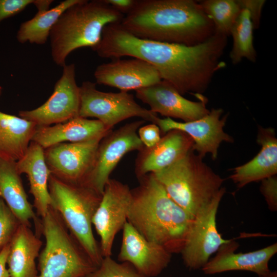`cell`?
Listing matches in <instances>:
<instances>
[{
	"instance_id": "cell-1",
	"label": "cell",
	"mask_w": 277,
	"mask_h": 277,
	"mask_svg": "<svg viewBox=\"0 0 277 277\" xmlns=\"http://www.w3.org/2000/svg\"><path fill=\"white\" fill-rule=\"evenodd\" d=\"M226 42L213 35L192 46L161 42L137 37L120 23L107 25L100 43L92 49L101 57L131 56L152 65L162 80L172 85L182 95H202L214 73L224 68L221 61Z\"/></svg>"
},
{
	"instance_id": "cell-2",
	"label": "cell",
	"mask_w": 277,
	"mask_h": 277,
	"mask_svg": "<svg viewBox=\"0 0 277 277\" xmlns=\"http://www.w3.org/2000/svg\"><path fill=\"white\" fill-rule=\"evenodd\" d=\"M120 24L140 38L187 46L214 34L212 22L192 0H135Z\"/></svg>"
},
{
	"instance_id": "cell-3",
	"label": "cell",
	"mask_w": 277,
	"mask_h": 277,
	"mask_svg": "<svg viewBox=\"0 0 277 277\" xmlns=\"http://www.w3.org/2000/svg\"><path fill=\"white\" fill-rule=\"evenodd\" d=\"M132 190L127 222L147 240L181 252L193 218L168 194L153 173Z\"/></svg>"
},
{
	"instance_id": "cell-4",
	"label": "cell",
	"mask_w": 277,
	"mask_h": 277,
	"mask_svg": "<svg viewBox=\"0 0 277 277\" xmlns=\"http://www.w3.org/2000/svg\"><path fill=\"white\" fill-rule=\"evenodd\" d=\"M124 17L104 0H80L63 12L51 30L49 39L53 61L63 67L72 52L80 48L92 49L96 46L104 28L120 23Z\"/></svg>"
},
{
	"instance_id": "cell-5",
	"label": "cell",
	"mask_w": 277,
	"mask_h": 277,
	"mask_svg": "<svg viewBox=\"0 0 277 277\" xmlns=\"http://www.w3.org/2000/svg\"><path fill=\"white\" fill-rule=\"evenodd\" d=\"M151 173L192 218L211 202L224 181L193 149L171 165Z\"/></svg>"
},
{
	"instance_id": "cell-6",
	"label": "cell",
	"mask_w": 277,
	"mask_h": 277,
	"mask_svg": "<svg viewBox=\"0 0 277 277\" xmlns=\"http://www.w3.org/2000/svg\"><path fill=\"white\" fill-rule=\"evenodd\" d=\"M48 189L52 207L73 238L98 267L103 258L93 235L92 220L102 195L84 184L66 182L51 174Z\"/></svg>"
},
{
	"instance_id": "cell-7",
	"label": "cell",
	"mask_w": 277,
	"mask_h": 277,
	"mask_svg": "<svg viewBox=\"0 0 277 277\" xmlns=\"http://www.w3.org/2000/svg\"><path fill=\"white\" fill-rule=\"evenodd\" d=\"M45 245L38 259V277H86L96 266L70 233L51 206L41 217Z\"/></svg>"
},
{
	"instance_id": "cell-8",
	"label": "cell",
	"mask_w": 277,
	"mask_h": 277,
	"mask_svg": "<svg viewBox=\"0 0 277 277\" xmlns=\"http://www.w3.org/2000/svg\"><path fill=\"white\" fill-rule=\"evenodd\" d=\"M80 91L79 116L95 117L109 129L132 117H140L155 124L157 114L139 105L132 94L126 91L106 92L97 90L96 83L83 82Z\"/></svg>"
},
{
	"instance_id": "cell-9",
	"label": "cell",
	"mask_w": 277,
	"mask_h": 277,
	"mask_svg": "<svg viewBox=\"0 0 277 277\" xmlns=\"http://www.w3.org/2000/svg\"><path fill=\"white\" fill-rule=\"evenodd\" d=\"M225 192L222 187L192 220L180 252L184 264L190 270L201 269L221 246L231 240L224 239L216 227L218 208Z\"/></svg>"
},
{
	"instance_id": "cell-10",
	"label": "cell",
	"mask_w": 277,
	"mask_h": 277,
	"mask_svg": "<svg viewBox=\"0 0 277 277\" xmlns=\"http://www.w3.org/2000/svg\"><path fill=\"white\" fill-rule=\"evenodd\" d=\"M144 123L135 121L109 132L100 141L92 168L83 184L102 195L110 175L124 155L144 148L137 131Z\"/></svg>"
},
{
	"instance_id": "cell-11",
	"label": "cell",
	"mask_w": 277,
	"mask_h": 277,
	"mask_svg": "<svg viewBox=\"0 0 277 277\" xmlns=\"http://www.w3.org/2000/svg\"><path fill=\"white\" fill-rule=\"evenodd\" d=\"M80 107V91L75 79V65L66 64L49 98L38 107L21 110L18 114L37 126H47L79 116Z\"/></svg>"
},
{
	"instance_id": "cell-12",
	"label": "cell",
	"mask_w": 277,
	"mask_h": 277,
	"mask_svg": "<svg viewBox=\"0 0 277 277\" xmlns=\"http://www.w3.org/2000/svg\"><path fill=\"white\" fill-rule=\"evenodd\" d=\"M132 199V190L127 185L109 179L92 220L100 237L103 258L111 256L115 236L127 221Z\"/></svg>"
},
{
	"instance_id": "cell-13",
	"label": "cell",
	"mask_w": 277,
	"mask_h": 277,
	"mask_svg": "<svg viewBox=\"0 0 277 277\" xmlns=\"http://www.w3.org/2000/svg\"><path fill=\"white\" fill-rule=\"evenodd\" d=\"M104 136L81 142L58 143L44 149L51 174L66 182L83 184L92 168L98 145Z\"/></svg>"
},
{
	"instance_id": "cell-14",
	"label": "cell",
	"mask_w": 277,
	"mask_h": 277,
	"mask_svg": "<svg viewBox=\"0 0 277 277\" xmlns=\"http://www.w3.org/2000/svg\"><path fill=\"white\" fill-rule=\"evenodd\" d=\"M223 112L221 108L212 109L205 116L187 122H176L169 117H158L155 124L164 133L173 129L186 133L193 140V150L197 155L203 158L210 153L212 159L215 160L223 142H233V137L223 130L227 118V115L222 116Z\"/></svg>"
},
{
	"instance_id": "cell-15",
	"label": "cell",
	"mask_w": 277,
	"mask_h": 277,
	"mask_svg": "<svg viewBox=\"0 0 277 277\" xmlns=\"http://www.w3.org/2000/svg\"><path fill=\"white\" fill-rule=\"evenodd\" d=\"M136 96L147 104L150 110L167 117L176 118L184 122L200 118L210 111L206 107L205 97L199 102L184 97L168 82L162 80L150 86L136 90Z\"/></svg>"
},
{
	"instance_id": "cell-16",
	"label": "cell",
	"mask_w": 277,
	"mask_h": 277,
	"mask_svg": "<svg viewBox=\"0 0 277 277\" xmlns=\"http://www.w3.org/2000/svg\"><path fill=\"white\" fill-rule=\"evenodd\" d=\"M122 229L119 261L130 263L146 277L156 276L167 267L172 253L162 246L145 239L127 221Z\"/></svg>"
},
{
	"instance_id": "cell-17",
	"label": "cell",
	"mask_w": 277,
	"mask_h": 277,
	"mask_svg": "<svg viewBox=\"0 0 277 277\" xmlns=\"http://www.w3.org/2000/svg\"><path fill=\"white\" fill-rule=\"evenodd\" d=\"M94 76L96 83L116 88L121 91L147 87L162 80L157 70L139 58H119L98 65Z\"/></svg>"
},
{
	"instance_id": "cell-18",
	"label": "cell",
	"mask_w": 277,
	"mask_h": 277,
	"mask_svg": "<svg viewBox=\"0 0 277 277\" xmlns=\"http://www.w3.org/2000/svg\"><path fill=\"white\" fill-rule=\"evenodd\" d=\"M239 247V243L232 240L222 245L215 255L201 270L207 275L231 271H246L261 275L270 271L269 262L277 252L276 243L246 253H236Z\"/></svg>"
},
{
	"instance_id": "cell-19",
	"label": "cell",
	"mask_w": 277,
	"mask_h": 277,
	"mask_svg": "<svg viewBox=\"0 0 277 277\" xmlns=\"http://www.w3.org/2000/svg\"><path fill=\"white\" fill-rule=\"evenodd\" d=\"M193 145L186 133L176 129L168 131L154 146L144 147L140 151L136 165L137 176L140 178L171 165L192 150Z\"/></svg>"
},
{
	"instance_id": "cell-20",
	"label": "cell",
	"mask_w": 277,
	"mask_h": 277,
	"mask_svg": "<svg viewBox=\"0 0 277 277\" xmlns=\"http://www.w3.org/2000/svg\"><path fill=\"white\" fill-rule=\"evenodd\" d=\"M256 141L261 146L260 152L249 162L235 167L229 177L239 189L276 174L277 139L275 130L260 126Z\"/></svg>"
},
{
	"instance_id": "cell-21",
	"label": "cell",
	"mask_w": 277,
	"mask_h": 277,
	"mask_svg": "<svg viewBox=\"0 0 277 277\" xmlns=\"http://www.w3.org/2000/svg\"><path fill=\"white\" fill-rule=\"evenodd\" d=\"M111 130L97 120L77 116L65 123L37 126L32 141L44 149L61 143H77L105 136Z\"/></svg>"
},
{
	"instance_id": "cell-22",
	"label": "cell",
	"mask_w": 277,
	"mask_h": 277,
	"mask_svg": "<svg viewBox=\"0 0 277 277\" xmlns=\"http://www.w3.org/2000/svg\"><path fill=\"white\" fill-rule=\"evenodd\" d=\"M44 151L40 145L31 141L24 156L15 162L18 173L27 176L29 192L33 197V206L39 218L46 215L52 204L48 189L51 172L46 164Z\"/></svg>"
},
{
	"instance_id": "cell-23",
	"label": "cell",
	"mask_w": 277,
	"mask_h": 277,
	"mask_svg": "<svg viewBox=\"0 0 277 277\" xmlns=\"http://www.w3.org/2000/svg\"><path fill=\"white\" fill-rule=\"evenodd\" d=\"M0 197L21 224L31 227L32 221L35 234L40 236L41 218L28 200L15 162L0 159Z\"/></svg>"
},
{
	"instance_id": "cell-24",
	"label": "cell",
	"mask_w": 277,
	"mask_h": 277,
	"mask_svg": "<svg viewBox=\"0 0 277 277\" xmlns=\"http://www.w3.org/2000/svg\"><path fill=\"white\" fill-rule=\"evenodd\" d=\"M42 244L31 227L19 225L9 243L7 264L10 277H38L35 261Z\"/></svg>"
},
{
	"instance_id": "cell-25",
	"label": "cell",
	"mask_w": 277,
	"mask_h": 277,
	"mask_svg": "<svg viewBox=\"0 0 277 277\" xmlns=\"http://www.w3.org/2000/svg\"><path fill=\"white\" fill-rule=\"evenodd\" d=\"M37 125L0 111V159L17 162L27 152Z\"/></svg>"
},
{
	"instance_id": "cell-26",
	"label": "cell",
	"mask_w": 277,
	"mask_h": 277,
	"mask_svg": "<svg viewBox=\"0 0 277 277\" xmlns=\"http://www.w3.org/2000/svg\"><path fill=\"white\" fill-rule=\"evenodd\" d=\"M79 1L65 0L51 9L37 11L33 17L21 24L16 33L17 41L21 44H45L61 15Z\"/></svg>"
},
{
	"instance_id": "cell-27",
	"label": "cell",
	"mask_w": 277,
	"mask_h": 277,
	"mask_svg": "<svg viewBox=\"0 0 277 277\" xmlns=\"http://www.w3.org/2000/svg\"><path fill=\"white\" fill-rule=\"evenodd\" d=\"M253 29L249 11L242 8L230 32L232 46L229 56L233 64L239 63L244 58L255 62L256 53L253 42Z\"/></svg>"
},
{
	"instance_id": "cell-28",
	"label": "cell",
	"mask_w": 277,
	"mask_h": 277,
	"mask_svg": "<svg viewBox=\"0 0 277 277\" xmlns=\"http://www.w3.org/2000/svg\"><path fill=\"white\" fill-rule=\"evenodd\" d=\"M205 14L211 21L214 33L227 36L241 9L238 1L206 0L199 2Z\"/></svg>"
},
{
	"instance_id": "cell-29",
	"label": "cell",
	"mask_w": 277,
	"mask_h": 277,
	"mask_svg": "<svg viewBox=\"0 0 277 277\" xmlns=\"http://www.w3.org/2000/svg\"><path fill=\"white\" fill-rule=\"evenodd\" d=\"M86 277H146L127 262L118 263L111 256L104 257L100 266Z\"/></svg>"
},
{
	"instance_id": "cell-30",
	"label": "cell",
	"mask_w": 277,
	"mask_h": 277,
	"mask_svg": "<svg viewBox=\"0 0 277 277\" xmlns=\"http://www.w3.org/2000/svg\"><path fill=\"white\" fill-rule=\"evenodd\" d=\"M20 222L0 197V251L9 244Z\"/></svg>"
},
{
	"instance_id": "cell-31",
	"label": "cell",
	"mask_w": 277,
	"mask_h": 277,
	"mask_svg": "<svg viewBox=\"0 0 277 277\" xmlns=\"http://www.w3.org/2000/svg\"><path fill=\"white\" fill-rule=\"evenodd\" d=\"M260 191L264 196L268 209L277 210V177L276 175L261 181Z\"/></svg>"
},
{
	"instance_id": "cell-32",
	"label": "cell",
	"mask_w": 277,
	"mask_h": 277,
	"mask_svg": "<svg viewBox=\"0 0 277 277\" xmlns=\"http://www.w3.org/2000/svg\"><path fill=\"white\" fill-rule=\"evenodd\" d=\"M36 0H0V22L34 5Z\"/></svg>"
},
{
	"instance_id": "cell-33",
	"label": "cell",
	"mask_w": 277,
	"mask_h": 277,
	"mask_svg": "<svg viewBox=\"0 0 277 277\" xmlns=\"http://www.w3.org/2000/svg\"><path fill=\"white\" fill-rule=\"evenodd\" d=\"M138 135L144 147L150 148L160 141V129L154 123L141 127L138 130Z\"/></svg>"
},
{
	"instance_id": "cell-34",
	"label": "cell",
	"mask_w": 277,
	"mask_h": 277,
	"mask_svg": "<svg viewBox=\"0 0 277 277\" xmlns=\"http://www.w3.org/2000/svg\"><path fill=\"white\" fill-rule=\"evenodd\" d=\"M241 9L245 8L249 12L254 29L259 26L262 10L265 3L263 0H238Z\"/></svg>"
},
{
	"instance_id": "cell-35",
	"label": "cell",
	"mask_w": 277,
	"mask_h": 277,
	"mask_svg": "<svg viewBox=\"0 0 277 277\" xmlns=\"http://www.w3.org/2000/svg\"><path fill=\"white\" fill-rule=\"evenodd\" d=\"M104 1L122 14L128 13L132 8L135 0H104Z\"/></svg>"
},
{
	"instance_id": "cell-36",
	"label": "cell",
	"mask_w": 277,
	"mask_h": 277,
	"mask_svg": "<svg viewBox=\"0 0 277 277\" xmlns=\"http://www.w3.org/2000/svg\"><path fill=\"white\" fill-rule=\"evenodd\" d=\"M9 251V244L5 246L0 251V277H10L6 268Z\"/></svg>"
},
{
	"instance_id": "cell-37",
	"label": "cell",
	"mask_w": 277,
	"mask_h": 277,
	"mask_svg": "<svg viewBox=\"0 0 277 277\" xmlns=\"http://www.w3.org/2000/svg\"><path fill=\"white\" fill-rule=\"evenodd\" d=\"M53 1L51 0H36L34 6L37 11H45L49 9V6Z\"/></svg>"
},
{
	"instance_id": "cell-38",
	"label": "cell",
	"mask_w": 277,
	"mask_h": 277,
	"mask_svg": "<svg viewBox=\"0 0 277 277\" xmlns=\"http://www.w3.org/2000/svg\"><path fill=\"white\" fill-rule=\"evenodd\" d=\"M258 277H277V271H270L269 272L261 275H258Z\"/></svg>"
},
{
	"instance_id": "cell-39",
	"label": "cell",
	"mask_w": 277,
	"mask_h": 277,
	"mask_svg": "<svg viewBox=\"0 0 277 277\" xmlns=\"http://www.w3.org/2000/svg\"><path fill=\"white\" fill-rule=\"evenodd\" d=\"M2 91H3V88H2L1 86H0V96L2 95Z\"/></svg>"
}]
</instances>
